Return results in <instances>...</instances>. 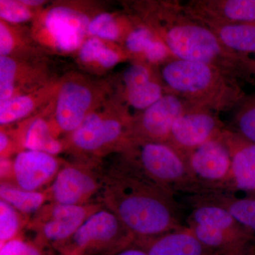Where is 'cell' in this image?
Masks as SVG:
<instances>
[{
  "label": "cell",
  "instance_id": "obj_22",
  "mask_svg": "<svg viewBox=\"0 0 255 255\" xmlns=\"http://www.w3.org/2000/svg\"><path fill=\"white\" fill-rule=\"evenodd\" d=\"M21 142L26 150L41 151L53 155L63 150V144L55 137L51 127L43 118L33 119L28 124Z\"/></svg>",
  "mask_w": 255,
  "mask_h": 255
},
{
  "label": "cell",
  "instance_id": "obj_35",
  "mask_svg": "<svg viewBox=\"0 0 255 255\" xmlns=\"http://www.w3.org/2000/svg\"><path fill=\"white\" fill-rule=\"evenodd\" d=\"M128 246L123 249L117 251V254L114 255H148L145 251L136 246V248H130Z\"/></svg>",
  "mask_w": 255,
  "mask_h": 255
},
{
  "label": "cell",
  "instance_id": "obj_7",
  "mask_svg": "<svg viewBox=\"0 0 255 255\" xmlns=\"http://www.w3.org/2000/svg\"><path fill=\"white\" fill-rule=\"evenodd\" d=\"M221 132L184 156L189 173L197 186L194 194L203 190L228 189L231 156Z\"/></svg>",
  "mask_w": 255,
  "mask_h": 255
},
{
  "label": "cell",
  "instance_id": "obj_13",
  "mask_svg": "<svg viewBox=\"0 0 255 255\" xmlns=\"http://www.w3.org/2000/svg\"><path fill=\"white\" fill-rule=\"evenodd\" d=\"M95 95L91 87L77 79L60 85L57 94L55 124L60 132L73 133L90 113Z\"/></svg>",
  "mask_w": 255,
  "mask_h": 255
},
{
  "label": "cell",
  "instance_id": "obj_25",
  "mask_svg": "<svg viewBox=\"0 0 255 255\" xmlns=\"http://www.w3.org/2000/svg\"><path fill=\"white\" fill-rule=\"evenodd\" d=\"M79 58L84 63H96L104 68H111L119 63L122 55L106 45L103 40L91 37L80 47Z\"/></svg>",
  "mask_w": 255,
  "mask_h": 255
},
{
  "label": "cell",
  "instance_id": "obj_38",
  "mask_svg": "<svg viewBox=\"0 0 255 255\" xmlns=\"http://www.w3.org/2000/svg\"></svg>",
  "mask_w": 255,
  "mask_h": 255
},
{
  "label": "cell",
  "instance_id": "obj_29",
  "mask_svg": "<svg viewBox=\"0 0 255 255\" xmlns=\"http://www.w3.org/2000/svg\"><path fill=\"white\" fill-rule=\"evenodd\" d=\"M87 33L92 37L110 41H117L122 36L117 18L109 13H101L90 20Z\"/></svg>",
  "mask_w": 255,
  "mask_h": 255
},
{
  "label": "cell",
  "instance_id": "obj_28",
  "mask_svg": "<svg viewBox=\"0 0 255 255\" xmlns=\"http://www.w3.org/2000/svg\"><path fill=\"white\" fill-rule=\"evenodd\" d=\"M19 67L14 58L0 55V101L9 100L16 95V82Z\"/></svg>",
  "mask_w": 255,
  "mask_h": 255
},
{
  "label": "cell",
  "instance_id": "obj_17",
  "mask_svg": "<svg viewBox=\"0 0 255 255\" xmlns=\"http://www.w3.org/2000/svg\"><path fill=\"white\" fill-rule=\"evenodd\" d=\"M184 4L198 19L255 24V0H193Z\"/></svg>",
  "mask_w": 255,
  "mask_h": 255
},
{
  "label": "cell",
  "instance_id": "obj_36",
  "mask_svg": "<svg viewBox=\"0 0 255 255\" xmlns=\"http://www.w3.org/2000/svg\"><path fill=\"white\" fill-rule=\"evenodd\" d=\"M22 2L28 7H31V6H38L40 5L44 4V1H38V0H23Z\"/></svg>",
  "mask_w": 255,
  "mask_h": 255
},
{
  "label": "cell",
  "instance_id": "obj_33",
  "mask_svg": "<svg viewBox=\"0 0 255 255\" xmlns=\"http://www.w3.org/2000/svg\"><path fill=\"white\" fill-rule=\"evenodd\" d=\"M16 46V40L7 22L0 21V55L9 56Z\"/></svg>",
  "mask_w": 255,
  "mask_h": 255
},
{
  "label": "cell",
  "instance_id": "obj_12",
  "mask_svg": "<svg viewBox=\"0 0 255 255\" xmlns=\"http://www.w3.org/2000/svg\"><path fill=\"white\" fill-rule=\"evenodd\" d=\"M60 163L54 155L41 151L25 150L16 155L9 175L1 182L28 191H39L53 182Z\"/></svg>",
  "mask_w": 255,
  "mask_h": 255
},
{
  "label": "cell",
  "instance_id": "obj_23",
  "mask_svg": "<svg viewBox=\"0 0 255 255\" xmlns=\"http://www.w3.org/2000/svg\"><path fill=\"white\" fill-rule=\"evenodd\" d=\"M48 94H50L49 91H40L38 94H23L1 102L0 124L1 126L9 125L31 115Z\"/></svg>",
  "mask_w": 255,
  "mask_h": 255
},
{
  "label": "cell",
  "instance_id": "obj_6",
  "mask_svg": "<svg viewBox=\"0 0 255 255\" xmlns=\"http://www.w3.org/2000/svg\"><path fill=\"white\" fill-rule=\"evenodd\" d=\"M130 140V117H108L92 112L70 136L72 145L77 150L99 155L114 147L121 150Z\"/></svg>",
  "mask_w": 255,
  "mask_h": 255
},
{
  "label": "cell",
  "instance_id": "obj_20",
  "mask_svg": "<svg viewBox=\"0 0 255 255\" xmlns=\"http://www.w3.org/2000/svg\"><path fill=\"white\" fill-rule=\"evenodd\" d=\"M194 199L225 208L233 219L255 238V198H236L221 191H204L194 194Z\"/></svg>",
  "mask_w": 255,
  "mask_h": 255
},
{
  "label": "cell",
  "instance_id": "obj_10",
  "mask_svg": "<svg viewBox=\"0 0 255 255\" xmlns=\"http://www.w3.org/2000/svg\"><path fill=\"white\" fill-rule=\"evenodd\" d=\"M191 105L167 92L131 120V139L167 142L177 119Z\"/></svg>",
  "mask_w": 255,
  "mask_h": 255
},
{
  "label": "cell",
  "instance_id": "obj_11",
  "mask_svg": "<svg viewBox=\"0 0 255 255\" xmlns=\"http://www.w3.org/2000/svg\"><path fill=\"white\" fill-rule=\"evenodd\" d=\"M218 114L191 105L176 121L167 143L185 156L226 128Z\"/></svg>",
  "mask_w": 255,
  "mask_h": 255
},
{
  "label": "cell",
  "instance_id": "obj_3",
  "mask_svg": "<svg viewBox=\"0 0 255 255\" xmlns=\"http://www.w3.org/2000/svg\"><path fill=\"white\" fill-rule=\"evenodd\" d=\"M159 73L168 92L216 113L233 110L246 98L236 77L210 64L174 58Z\"/></svg>",
  "mask_w": 255,
  "mask_h": 255
},
{
  "label": "cell",
  "instance_id": "obj_34",
  "mask_svg": "<svg viewBox=\"0 0 255 255\" xmlns=\"http://www.w3.org/2000/svg\"><path fill=\"white\" fill-rule=\"evenodd\" d=\"M11 141L9 134L1 130L0 132V153L1 158H7L6 155H9L11 151Z\"/></svg>",
  "mask_w": 255,
  "mask_h": 255
},
{
  "label": "cell",
  "instance_id": "obj_19",
  "mask_svg": "<svg viewBox=\"0 0 255 255\" xmlns=\"http://www.w3.org/2000/svg\"><path fill=\"white\" fill-rule=\"evenodd\" d=\"M198 20L209 26L219 38L223 46L228 49L238 54L248 56L250 54H255V23H226L211 20Z\"/></svg>",
  "mask_w": 255,
  "mask_h": 255
},
{
  "label": "cell",
  "instance_id": "obj_4",
  "mask_svg": "<svg viewBox=\"0 0 255 255\" xmlns=\"http://www.w3.org/2000/svg\"><path fill=\"white\" fill-rule=\"evenodd\" d=\"M122 151L124 159L173 195L197 189L185 157L170 144L131 139Z\"/></svg>",
  "mask_w": 255,
  "mask_h": 255
},
{
  "label": "cell",
  "instance_id": "obj_2",
  "mask_svg": "<svg viewBox=\"0 0 255 255\" xmlns=\"http://www.w3.org/2000/svg\"><path fill=\"white\" fill-rule=\"evenodd\" d=\"M142 24L150 28L177 59L210 64L236 78H248L249 56L226 48L205 23L193 16L184 3H143Z\"/></svg>",
  "mask_w": 255,
  "mask_h": 255
},
{
  "label": "cell",
  "instance_id": "obj_21",
  "mask_svg": "<svg viewBox=\"0 0 255 255\" xmlns=\"http://www.w3.org/2000/svg\"><path fill=\"white\" fill-rule=\"evenodd\" d=\"M194 202L195 206L189 219V224L208 226L229 233H248L222 206L195 199Z\"/></svg>",
  "mask_w": 255,
  "mask_h": 255
},
{
  "label": "cell",
  "instance_id": "obj_8",
  "mask_svg": "<svg viewBox=\"0 0 255 255\" xmlns=\"http://www.w3.org/2000/svg\"><path fill=\"white\" fill-rule=\"evenodd\" d=\"M104 207L99 201L81 206L49 202L33 215L28 226L36 231L40 241L55 246L71 237L90 216Z\"/></svg>",
  "mask_w": 255,
  "mask_h": 255
},
{
  "label": "cell",
  "instance_id": "obj_26",
  "mask_svg": "<svg viewBox=\"0 0 255 255\" xmlns=\"http://www.w3.org/2000/svg\"><path fill=\"white\" fill-rule=\"evenodd\" d=\"M23 215L6 201L0 200L1 245L17 238L24 222Z\"/></svg>",
  "mask_w": 255,
  "mask_h": 255
},
{
  "label": "cell",
  "instance_id": "obj_5",
  "mask_svg": "<svg viewBox=\"0 0 255 255\" xmlns=\"http://www.w3.org/2000/svg\"><path fill=\"white\" fill-rule=\"evenodd\" d=\"M133 241L131 233L105 206L90 216L71 237L53 247L63 255H93L118 251Z\"/></svg>",
  "mask_w": 255,
  "mask_h": 255
},
{
  "label": "cell",
  "instance_id": "obj_32",
  "mask_svg": "<svg viewBox=\"0 0 255 255\" xmlns=\"http://www.w3.org/2000/svg\"><path fill=\"white\" fill-rule=\"evenodd\" d=\"M0 255H43V254L36 245L17 238L1 245Z\"/></svg>",
  "mask_w": 255,
  "mask_h": 255
},
{
  "label": "cell",
  "instance_id": "obj_37",
  "mask_svg": "<svg viewBox=\"0 0 255 255\" xmlns=\"http://www.w3.org/2000/svg\"><path fill=\"white\" fill-rule=\"evenodd\" d=\"M248 72H249L250 77L252 75L255 76V58H253L250 57L249 62H248Z\"/></svg>",
  "mask_w": 255,
  "mask_h": 255
},
{
  "label": "cell",
  "instance_id": "obj_39",
  "mask_svg": "<svg viewBox=\"0 0 255 255\" xmlns=\"http://www.w3.org/2000/svg\"></svg>",
  "mask_w": 255,
  "mask_h": 255
},
{
  "label": "cell",
  "instance_id": "obj_24",
  "mask_svg": "<svg viewBox=\"0 0 255 255\" xmlns=\"http://www.w3.org/2000/svg\"><path fill=\"white\" fill-rule=\"evenodd\" d=\"M0 199L23 215H34L48 201L44 191H25L4 182L0 186Z\"/></svg>",
  "mask_w": 255,
  "mask_h": 255
},
{
  "label": "cell",
  "instance_id": "obj_1",
  "mask_svg": "<svg viewBox=\"0 0 255 255\" xmlns=\"http://www.w3.org/2000/svg\"><path fill=\"white\" fill-rule=\"evenodd\" d=\"M173 194L123 160L102 173L99 202L113 212L135 240L183 229Z\"/></svg>",
  "mask_w": 255,
  "mask_h": 255
},
{
  "label": "cell",
  "instance_id": "obj_31",
  "mask_svg": "<svg viewBox=\"0 0 255 255\" xmlns=\"http://www.w3.org/2000/svg\"><path fill=\"white\" fill-rule=\"evenodd\" d=\"M0 16L6 22L18 23L26 22L31 19L33 13L30 7L21 1L1 0Z\"/></svg>",
  "mask_w": 255,
  "mask_h": 255
},
{
  "label": "cell",
  "instance_id": "obj_14",
  "mask_svg": "<svg viewBox=\"0 0 255 255\" xmlns=\"http://www.w3.org/2000/svg\"><path fill=\"white\" fill-rule=\"evenodd\" d=\"M90 20L78 10L55 6L48 10L43 19V31L53 46L64 52L80 48Z\"/></svg>",
  "mask_w": 255,
  "mask_h": 255
},
{
  "label": "cell",
  "instance_id": "obj_27",
  "mask_svg": "<svg viewBox=\"0 0 255 255\" xmlns=\"http://www.w3.org/2000/svg\"><path fill=\"white\" fill-rule=\"evenodd\" d=\"M238 107L234 118L236 130L233 131L255 143V98H246Z\"/></svg>",
  "mask_w": 255,
  "mask_h": 255
},
{
  "label": "cell",
  "instance_id": "obj_15",
  "mask_svg": "<svg viewBox=\"0 0 255 255\" xmlns=\"http://www.w3.org/2000/svg\"><path fill=\"white\" fill-rule=\"evenodd\" d=\"M123 82L127 105L139 114L168 92L160 77L156 78L150 67L142 63L132 64L126 69Z\"/></svg>",
  "mask_w": 255,
  "mask_h": 255
},
{
  "label": "cell",
  "instance_id": "obj_9",
  "mask_svg": "<svg viewBox=\"0 0 255 255\" xmlns=\"http://www.w3.org/2000/svg\"><path fill=\"white\" fill-rule=\"evenodd\" d=\"M102 186V172L82 164H69L60 169L44 191L50 203L81 206L94 203Z\"/></svg>",
  "mask_w": 255,
  "mask_h": 255
},
{
  "label": "cell",
  "instance_id": "obj_18",
  "mask_svg": "<svg viewBox=\"0 0 255 255\" xmlns=\"http://www.w3.org/2000/svg\"><path fill=\"white\" fill-rule=\"evenodd\" d=\"M132 243L148 255H214L187 227Z\"/></svg>",
  "mask_w": 255,
  "mask_h": 255
},
{
  "label": "cell",
  "instance_id": "obj_16",
  "mask_svg": "<svg viewBox=\"0 0 255 255\" xmlns=\"http://www.w3.org/2000/svg\"><path fill=\"white\" fill-rule=\"evenodd\" d=\"M221 135L231 156L228 190L255 192V143L227 128Z\"/></svg>",
  "mask_w": 255,
  "mask_h": 255
},
{
  "label": "cell",
  "instance_id": "obj_30",
  "mask_svg": "<svg viewBox=\"0 0 255 255\" xmlns=\"http://www.w3.org/2000/svg\"><path fill=\"white\" fill-rule=\"evenodd\" d=\"M153 31L140 23L136 27L128 32L125 38V47L129 54L143 58L147 50L157 39Z\"/></svg>",
  "mask_w": 255,
  "mask_h": 255
}]
</instances>
